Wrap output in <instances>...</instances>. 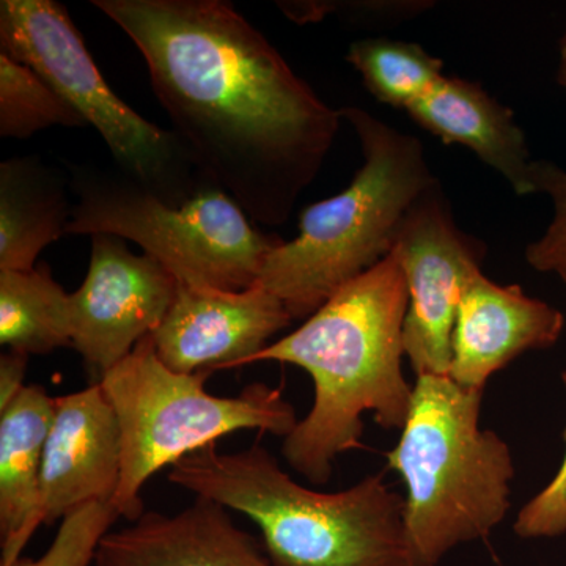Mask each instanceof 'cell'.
I'll return each instance as SVG.
<instances>
[{"label": "cell", "mask_w": 566, "mask_h": 566, "mask_svg": "<svg viewBox=\"0 0 566 566\" xmlns=\"http://www.w3.org/2000/svg\"><path fill=\"white\" fill-rule=\"evenodd\" d=\"M0 50L39 73L106 142L117 169L170 207L208 185L177 134L123 102L99 73L69 10L54 0H2Z\"/></svg>", "instance_id": "8"}, {"label": "cell", "mask_w": 566, "mask_h": 566, "mask_svg": "<svg viewBox=\"0 0 566 566\" xmlns=\"http://www.w3.org/2000/svg\"><path fill=\"white\" fill-rule=\"evenodd\" d=\"M114 505L106 502L74 510L59 524L57 535L39 558H24L10 566H92L104 536L118 520Z\"/></svg>", "instance_id": "21"}, {"label": "cell", "mask_w": 566, "mask_h": 566, "mask_svg": "<svg viewBox=\"0 0 566 566\" xmlns=\"http://www.w3.org/2000/svg\"><path fill=\"white\" fill-rule=\"evenodd\" d=\"M346 61L363 76L368 92L395 109L408 111L444 77L442 61L406 41H356L349 46Z\"/></svg>", "instance_id": "19"}, {"label": "cell", "mask_w": 566, "mask_h": 566, "mask_svg": "<svg viewBox=\"0 0 566 566\" xmlns=\"http://www.w3.org/2000/svg\"><path fill=\"white\" fill-rule=\"evenodd\" d=\"M557 81L566 92V31L560 40V63H558Z\"/></svg>", "instance_id": "25"}, {"label": "cell", "mask_w": 566, "mask_h": 566, "mask_svg": "<svg viewBox=\"0 0 566 566\" xmlns=\"http://www.w3.org/2000/svg\"><path fill=\"white\" fill-rule=\"evenodd\" d=\"M408 307L403 270L387 255L249 360L296 365L314 379V406L282 444L308 482H329L334 461L363 447L365 412L386 430L405 427L415 395L401 367Z\"/></svg>", "instance_id": "2"}, {"label": "cell", "mask_w": 566, "mask_h": 566, "mask_svg": "<svg viewBox=\"0 0 566 566\" xmlns=\"http://www.w3.org/2000/svg\"><path fill=\"white\" fill-rule=\"evenodd\" d=\"M52 417L54 398L39 385L0 411V566L20 560L43 524L41 465Z\"/></svg>", "instance_id": "16"}, {"label": "cell", "mask_w": 566, "mask_h": 566, "mask_svg": "<svg viewBox=\"0 0 566 566\" xmlns=\"http://www.w3.org/2000/svg\"><path fill=\"white\" fill-rule=\"evenodd\" d=\"M93 566H275L226 506L196 497L175 515L145 512L104 536Z\"/></svg>", "instance_id": "14"}, {"label": "cell", "mask_w": 566, "mask_h": 566, "mask_svg": "<svg viewBox=\"0 0 566 566\" xmlns=\"http://www.w3.org/2000/svg\"><path fill=\"white\" fill-rule=\"evenodd\" d=\"M483 392L450 376H417L400 441L386 453L406 485L415 566H438L457 546L486 538L509 513L515 461L501 436L480 428Z\"/></svg>", "instance_id": "4"}, {"label": "cell", "mask_w": 566, "mask_h": 566, "mask_svg": "<svg viewBox=\"0 0 566 566\" xmlns=\"http://www.w3.org/2000/svg\"><path fill=\"white\" fill-rule=\"evenodd\" d=\"M406 112L444 144L463 145L474 151L510 182L517 196L536 193L534 161L513 111L475 82L444 76Z\"/></svg>", "instance_id": "15"}, {"label": "cell", "mask_w": 566, "mask_h": 566, "mask_svg": "<svg viewBox=\"0 0 566 566\" xmlns=\"http://www.w3.org/2000/svg\"><path fill=\"white\" fill-rule=\"evenodd\" d=\"M148 66L205 181L252 222L289 221L340 128L262 32L223 0H93Z\"/></svg>", "instance_id": "1"}, {"label": "cell", "mask_w": 566, "mask_h": 566, "mask_svg": "<svg viewBox=\"0 0 566 566\" xmlns=\"http://www.w3.org/2000/svg\"><path fill=\"white\" fill-rule=\"evenodd\" d=\"M87 275L73 301V348L93 385L166 318L178 282L158 260L114 234H93Z\"/></svg>", "instance_id": "10"}, {"label": "cell", "mask_w": 566, "mask_h": 566, "mask_svg": "<svg viewBox=\"0 0 566 566\" xmlns=\"http://www.w3.org/2000/svg\"><path fill=\"white\" fill-rule=\"evenodd\" d=\"M292 322L285 304L259 283L244 292L178 283L151 338L159 359L177 374L230 370L248 365Z\"/></svg>", "instance_id": "11"}, {"label": "cell", "mask_w": 566, "mask_h": 566, "mask_svg": "<svg viewBox=\"0 0 566 566\" xmlns=\"http://www.w3.org/2000/svg\"><path fill=\"white\" fill-rule=\"evenodd\" d=\"M71 211L62 178L36 156L0 164V271L35 270L40 253L65 234Z\"/></svg>", "instance_id": "17"}, {"label": "cell", "mask_w": 566, "mask_h": 566, "mask_svg": "<svg viewBox=\"0 0 566 566\" xmlns=\"http://www.w3.org/2000/svg\"><path fill=\"white\" fill-rule=\"evenodd\" d=\"M389 255L408 283L405 356L416 376H449L458 308L465 285L482 273L486 244L458 229L434 182L406 212Z\"/></svg>", "instance_id": "9"}, {"label": "cell", "mask_w": 566, "mask_h": 566, "mask_svg": "<svg viewBox=\"0 0 566 566\" xmlns=\"http://www.w3.org/2000/svg\"><path fill=\"white\" fill-rule=\"evenodd\" d=\"M564 327L558 308L479 273L458 308L449 376L465 389L485 390L488 379L521 354L553 348Z\"/></svg>", "instance_id": "13"}, {"label": "cell", "mask_w": 566, "mask_h": 566, "mask_svg": "<svg viewBox=\"0 0 566 566\" xmlns=\"http://www.w3.org/2000/svg\"><path fill=\"white\" fill-rule=\"evenodd\" d=\"M535 192L553 200L554 218L545 234L526 249L527 263L538 273L556 274L566 285V172L554 163L534 161Z\"/></svg>", "instance_id": "22"}, {"label": "cell", "mask_w": 566, "mask_h": 566, "mask_svg": "<svg viewBox=\"0 0 566 566\" xmlns=\"http://www.w3.org/2000/svg\"><path fill=\"white\" fill-rule=\"evenodd\" d=\"M212 374L170 370L147 335L98 382L120 427V485L112 501L118 516L139 520L145 513L140 491L153 475L226 436L255 430L285 439L293 433L300 420L281 389L253 382L234 397H219L205 389Z\"/></svg>", "instance_id": "6"}, {"label": "cell", "mask_w": 566, "mask_h": 566, "mask_svg": "<svg viewBox=\"0 0 566 566\" xmlns=\"http://www.w3.org/2000/svg\"><path fill=\"white\" fill-rule=\"evenodd\" d=\"M29 354L9 349L0 357V411L9 408L24 390Z\"/></svg>", "instance_id": "24"}, {"label": "cell", "mask_w": 566, "mask_h": 566, "mask_svg": "<svg viewBox=\"0 0 566 566\" xmlns=\"http://www.w3.org/2000/svg\"><path fill=\"white\" fill-rule=\"evenodd\" d=\"M51 126L87 123L39 73L0 51V136L25 139Z\"/></svg>", "instance_id": "20"}, {"label": "cell", "mask_w": 566, "mask_h": 566, "mask_svg": "<svg viewBox=\"0 0 566 566\" xmlns=\"http://www.w3.org/2000/svg\"><path fill=\"white\" fill-rule=\"evenodd\" d=\"M122 475V436L103 387L54 398L41 465V517L51 526L74 510L112 504Z\"/></svg>", "instance_id": "12"}, {"label": "cell", "mask_w": 566, "mask_h": 566, "mask_svg": "<svg viewBox=\"0 0 566 566\" xmlns=\"http://www.w3.org/2000/svg\"><path fill=\"white\" fill-rule=\"evenodd\" d=\"M360 140L364 166L344 192L311 205L300 234L275 248L259 285L308 318L337 290L385 260L406 212L436 180L423 145L357 107L340 109Z\"/></svg>", "instance_id": "5"}, {"label": "cell", "mask_w": 566, "mask_h": 566, "mask_svg": "<svg viewBox=\"0 0 566 566\" xmlns=\"http://www.w3.org/2000/svg\"><path fill=\"white\" fill-rule=\"evenodd\" d=\"M71 221L65 234H114L139 244L177 279L199 289L244 292L259 283L268 256L283 243L210 182L170 207L120 170L71 166Z\"/></svg>", "instance_id": "7"}, {"label": "cell", "mask_w": 566, "mask_h": 566, "mask_svg": "<svg viewBox=\"0 0 566 566\" xmlns=\"http://www.w3.org/2000/svg\"><path fill=\"white\" fill-rule=\"evenodd\" d=\"M562 381L566 387V371ZM564 439L566 446V430ZM513 531L524 539L557 538L566 534V449L556 476L521 509Z\"/></svg>", "instance_id": "23"}, {"label": "cell", "mask_w": 566, "mask_h": 566, "mask_svg": "<svg viewBox=\"0 0 566 566\" xmlns=\"http://www.w3.org/2000/svg\"><path fill=\"white\" fill-rule=\"evenodd\" d=\"M0 344L29 356L73 348V301L48 264L0 271Z\"/></svg>", "instance_id": "18"}, {"label": "cell", "mask_w": 566, "mask_h": 566, "mask_svg": "<svg viewBox=\"0 0 566 566\" xmlns=\"http://www.w3.org/2000/svg\"><path fill=\"white\" fill-rule=\"evenodd\" d=\"M167 479L253 521L275 566H415L405 497L385 474L319 493L294 482L263 446L222 453L214 444L182 458Z\"/></svg>", "instance_id": "3"}]
</instances>
